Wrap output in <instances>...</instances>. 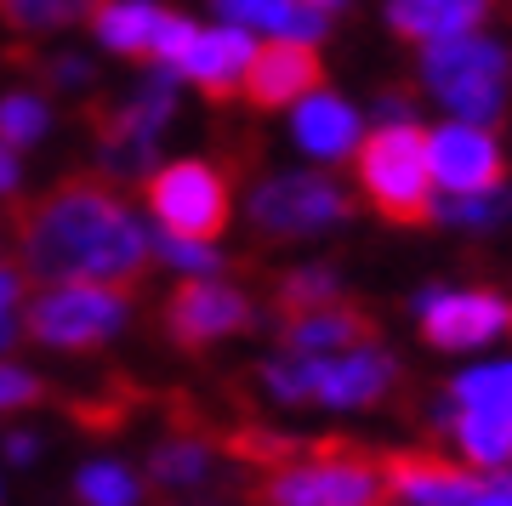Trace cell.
<instances>
[{
	"label": "cell",
	"instance_id": "9",
	"mask_svg": "<svg viewBox=\"0 0 512 506\" xmlns=\"http://www.w3.org/2000/svg\"><path fill=\"white\" fill-rule=\"evenodd\" d=\"M410 313L421 342L439 353H484L512 336V296L495 285H421Z\"/></svg>",
	"mask_w": 512,
	"mask_h": 506
},
{
	"label": "cell",
	"instance_id": "12",
	"mask_svg": "<svg viewBox=\"0 0 512 506\" xmlns=\"http://www.w3.org/2000/svg\"><path fill=\"white\" fill-rule=\"evenodd\" d=\"M251 319H256L251 296L239 285H228V279H188V285L165 302V330L183 347L228 342L239 330H251Z\"/></svg>",
	"mask_w": 512,
	"mask_h": 506
},
{
	"label": "cell",
	"instance_id": "19",
	"mask_svg": "<svg viewBox=\"0 0 512 506\" xmlns=\"http://www.w3.org/2000/svg\"><path fill=\"white\" fill-rule=\"evenodd\" d=\"M359 342H376V319L348 302H330V308L296 313L279 330V353H302V359H325V353H348Z\"/></svg>",
	"mask_w": 512,
	"mask_h": 506
},
{
	"label": "cell",
	"instance_id": "36",
	"mask_svg": "<svg viewBox=\"0 0 512 506\" xmlns=\"http://www.w3.org/2000/svg\"><path fill=\"white\" fill-rule=\"evenodd\" d=\"M0 450H6V461H12V467H23V461H35V455H40V438L35 433H6V444H0Z\"/></svg>",
	"mask_w": 512,
	"mask_h": 506
},
{
	"label": "cell",
	"instance_id": "10",
	"mask_svg": "<svg viewBox=\"0 0 512 506\" xmlns=\"http://www.w3.org/2000/svg\"><path fill=\"white\" fill-rule=\"evenodd\" d=\"M302 364H308V404H319V410H370L399 387V353H387L382 342H359L348 353H325V359Z\"/></svg>",
	"mask_w": 512,
	"mask_h": 506
},
{
	"label": "cell",
	"instance_id": "18",
	"mask_svg": "<svg viewBox=\"0 0 512 506\" xmlns=\"http://www.w3.org/2000/svg\"><path fill=\"white\" fill-rule=\"evenodd\" d=\"M211 12L234 29H251V35L285 40V46H313L330 35V18L313 12L308 0H211Z\"/></svg>",
	"mask_w": 512,
	"mask_h": 506
},
{
	"label": "cell",
	"instance_id": "1",
	"mask_svg": "<svg viewBox=\"0 0 512 506\" xmlns=\"http://www.w3.org/2000/svg\"><path fill=\"white\" fill-rule=\"evenodd\" d=\"M23 273L40 285H137L154 262V228L103 177H69L23 211Z\"/></svg>",
	"mask_w": 512,
	"mask_h": 506
},
{
	"label": "cell",
	"instance_id": "38",
	"mask_svg": "<svg viewBox=\"0 0 512 506\" xmlns=\"http://www.w3.org/2000/svg\"><path fill=\"white\" fill-rule=\"evenodd\" d=\"M0 251H6V239H0Z\"/></svg>",
	"mask_w": 512,
	"mask_h": 506
},
{
	"label": "cell",
	"instance_id": "28",
	"mask_svg": "<svg viewBox=\"0 0 512 506\" xmlns=\"http://www.w3.org/2000/svg\"><path fill=\"white\" fill-rule=\"evenodd\" d=\"M274 302L285 308V319L313 313V308H330V302H342V273L330 268V262L285 268V273H279V285H274Z\"/></svg>",
	"mask_w": 512,
	"mask_h": 506
},
{
	"label": "cell",
	"instance_id": "16",
	"mask_svg": "<svg viewBox=\"0 0 512 506\" xmlns=\"http://www.w3.org/2000/svg\"><path fill=\"white\" fill-rule=\"evenodd\" d=\"M478 478L484 472L461 467L450 455H393L387 461V489H393V501L399 506H467L478 495Z\"/></svg>",
	"mask_w": 512,
	"mask_h": 506
},
{
	"label": "cell",
	"instance_id": "24",
	"mask_svg": "<svg viewBox=\"0 0 512 506\" xmlns=\"http://www.w3.org/2000/svg\"><path fill=\"white\" fill-rule=\"evenodd\" d=\"M433 222L461 228V234H495L512 222V188H484V194H444L433 199Z\"/></svg>",
	"mask_w": 512,
	"mask_h": 506
},
{
	"label": "cell",
	"instance_id": "27",
	"mask_svg": "<svg viewBox=\"0 0 512 506\" xmlns=\"http://www.w3.org/2000/svg\"><path fill=\"white\" fill-rule=\"evenodd\" d=\"M450 404L456 410H501V416H512V359H478L467 370H456Z\"/></svg>",
	"mask_w": 512,
	"mask_h": 506
},
{
	"label": "cell",
	"instance_id": "11",
	"mask_svg": "<svg viewBox=\"0 0 512 506\" xmlns=\"http://www.w3.org/2000/svg\"><path fill=\"white\" fill-rule=\"evenodd\" d=\"M427 171L439 194H484L507 182V148L495 137V126H427Z\"/></svg>",
	"mask_w": 512,
	"mask_h": 506
},
{
	"label": "cell",
	"instance_id": "6",
	"mask_svg": "<svg viewBox=\"0 0 512 506\" xmlns=\"http://www.w3.org/2000/svg\"><path fill=\"white\" fill-rule=\"evenodd\" d=\"M234 171L205 154L165 160L143 177V205L148 222L165 234H194V239H222L234 222Z\"/></svg>",
	"mask_w": 512,
	"mask_h": 506
},
{
	"label": "cell",
	"instance_id": "15",
	"mask_svg": "<svg viewBox=\"0 0 512 506\" xmlns=\"http://www.w3.org/2000/svg\"><path fill=\"white\" fill-rule=\"evenodd\" d=\"M325 86V63L313 46H285V40H268L262 52H256L251 74H245V103L262 114L274 109H296L308 91Z\"/></svg>",
	"mask_w": 512,
	"mask_h": 506
},
{
	"label": "cell",
	"instance_id": "31",
	"mask_svg": "<svg viewBox=\"0 0 512 506\" xmlns=\"http://www.w3.org/2000/svg\"><path fill=\"white\" fill-rule=\"evenodd\" d=\"M23 279H29V273L0 268V359H6L12 342L23 336Z\"/></svg>",
	"mask_w": 512,
	"mask_h": 506
},
{
	"label": "cell",
	"instance_id": "35",
	"mask_svg": "<svg viewBox=\"0 0 512 506\" xmlns=\"http://www.w3.org/2000/svg\"><path fill=\"white\" fill-rule=\"evenodd\" d=\"M23 194V160L0 143V199H18Z\"/></svg>",
	"mask_w": 512,
	"mask_h": 506
},
{
	"label": "cell",
	"instance_id": "20",
	"mask_svg": "<svg viewBox=\"0 0 512 506\" xmlns=\"http://www.w3.org/2000/svg\"><path fill=\"white\" fill-rule=\"evenodd\" d=\"M433 421H444V433H450V444H456L461 467H473V472L512 467V416H501V410H456V404H444V410H433Z\"/></svg>",
	"mask_w": 512,
	"mask_h": 506
},
{
	"label": "cell",
	"instance_id": "5",
	"mask_svg": "<svg viewBox=\"0 0 512 506\" xmlns=\"http://www.w3.org/2000/svg\"><path fill=\"white\" fill-rule=\"evenodd\" d=\"M262 506H387V461L365 450H313L285 455L256 484Z\"/></svg>",
	"mask_w": 512,
	"mask_h": 506
},
{
	"label": "cell",
	"instance_id": "14",
	"mask_svg": "<svg viewBox=\"0 0 512 506\" xmlns=\"http://www.w3.org/2000/svg\"><path fill=\"white\" fill-rule=\"evenodd\" d=\"M365 109L359 103H348L342 91H308L302 103L291 109V143L308 154L313 165H342L359 154V143H365Z\"/></svg>",
	"mask_w": 512,
	"mask_h": 506
},
{
	"label": "cell",
	"instance_id": "23",
	"mask_svg": "<svg viewBox=\"0 0 512 506\" xmlns=\"http://www.w3.org/2000/svg\"><path fill=\"white\" fill-rule=\"evenodd\" d=\"M52 120H57L52 91H40V86L0 91V143L12 148V154L46 143V137H52Z\"/></svg>",
	"mask_w": 512,
	"mask_h": 506
},
{
	"label": "cell",
	"instance_id": "30",
	"mask_svg": "<svg viewBox=\"0 0 512 506\" xmlns=\"http://www.w3.org/2000/svg\"><path fill=\"white\" fill-rule=\"evenodd\" d=\"M40 80H46L52 91H63V97H69V91H92L97 86V63L86 52H52L46 63H40Z\"/></svg>",
	"mask_w": 512,
	"mask_h": 506
},
{
	"label": "cell",
	"instance_id": "37",
	"mask_svg": "<svg viewBox=\"0 0 512 506\" xmlns=\"http://www.w3.org/2000/svg\"><path fill=\"white\" fill-rule=\"evenodd\" d=\"M308 6H313V12H325V18H330V12H342L348 0H308Z\"/></svg>",
	"mask_w": 512,
	"mask_h": 506
},
{
	"label": "cell",
	"instance_id": "26",
	"mask_svg": "<svg viewBox=\"0 0 512 506\" xmlns=\"http://www.w3.org/2000/svg\"><path fill=\"white\" fill-rule=\"evenodd\" d=\"M103 0H0V23L12 35H57L74 23H92Z\"/></svg>",
	"mask_w": 512,
	"mask_h": 506
},
{
	"label": "cell",
	"instance_id": "34",
	"mask_svg": "<svg viewBox=\"0 0 512 506\" xmlns=\"http://www.w3.org/2000/svg\"><path fill=\"white\" fill-rule=\"evenodd\" d=\"M467 506H512V472H484L478 478V495Z\"/></svg>",
	"mask_w": 512,
	"mask_h": 506
},
{
	"label": "cell",
	"instance_id": "3",
	"mask_svg": "<svg viewBox=\"0 0 512 506\" xmlns=\"http://www.w3.org/2000/svg\"><path fill=\"white\" fill-rule=\"evenodd\" d=\"M359 194L370 199V211L399 228H421L433 222V171H427V126H370L359 154Z\"/></svg>",
	"mask_w": 512,
	"mask_h": 506
},
{
	"label": "cell",
	"instance_id": "2",
	"mask_svg": "<svg viewBox=\"0 0 512 506\" xmlns=\"http://www.w3.org/2000/svg\"><path fill=\"white\" fill-rule=\"evenodd\" d=\"M421 91L461 126H495L512 103V46L490 29L421 46L416 57Z\"/></svg>",
	"mask_w": 512,
	"mask_h": 506
},
{
	"label": "cell",
	"instance_id": "22",
	"mask_svg": "<svg viewBox=\"0 0 512 506\" xmlns=\"http://www.w3.org/2000/svg\"><path fill=\"white\" fill-rule=\"evenodd\" d=\"M217 450L205 444V438L183 433V438H165V444H154L148 450V478L160 489H205L211 478H217Z\"/></svg>",
	"mask_w": 512,
	"mask_h": 506
},
{
	"label": "cell",
	"instance_id": "17",
	"mask_svg": "<svg viewBox=\"0 0 512 506\" xmlns=\"http://www.w3.org/2000/svg\"><path fill=\"white\" fill-rule=\"evenodd\" d=\"M495 18V0H387L382 23L410 46H439V40L473 35Z\"/></svg>",
	"mask_w": 512,
	"mask_h": 506
},
{
	"label": "cell",
	"instance_id": "21",
	"mask_svg": "<svg viewBox=\"0 0 512 506\" xmlns=\"http://www.w3.org/2000/svg\"><path fill=\"white\" fill-rule=\"evenodd\" d=\"M165 12H171V6H160V0H103V6L92 12V35H97V46H103V52L148 63Z\"/></svg>",
	"mask_w": 512,
	"mask_h": 506
},
{
	"label": "cell",
	"instance_id": "25",
	"mask_svg": "<svg viewBox=\"0 0 512 506\" xmlns=\"http://www.w3.org/2000/svg\"><path fill=\"white\" fill-rule=\"evenodd\" d=\"M74 495L80 506H143V472L114 455H97L74 472Z\"/></svg>",
	"mask_w": 512,
	"mask_h": 506
},
{
	"label": "cell",
	"instance_id": "29",
	"mask_svg": "<svg viewBox=\"0 0 512 506\" xmlns=\"http://www.w3.org/2000/svg\"><path fill=\"white\" fill-rule=\"evenodd\" d=\"M154 262L160 268H171L177 279H222V245L217 239H194V234H165V228H154Z\"/></svg>",
	"mask_w": 512,
	"mask_h": 506
},
{
	"label": "cell",
	"instance_id": "7",
	"mask_svg": "<svg viewBox=\"0 0 512 506\" xmlns=\"http://www.w3.org/2000/svg\"><path fill=\"white\" fill-rule=\"evenodd\" d=\"M131 325V290L120 285H40L23 308V336L52 353H97Z\"/></svg>",
	"mask_w": 512,
	"mask_h": 506
},
{
	"label": "cell",
	"instance_id": "4",
	"mask_svg": "<svg viewBox=\"0 0 512 506\" xmlns=\"http://www.w3.org/2000/svg\"><path fill=\"white\" fill-rule=\"evenodd\" d=\"M177 69H154L148 63L143 80L114 103V109L97 114V171L103 177H120V182H143L154 171V154H160V137L165 126L177 120Z\"/></svg>",
	"mask_w": 512,
	"mask_h": 506
},
{
	"label": "cell",
	"instance_id": "33",
	"mask_svg": "<svg viewBox=\"0 0 512 506\" xmlns=\"http://www.w3.org/2000/svg\"><path fill=\"white\" fill-rule=\"evenodd\" d=\"M370 114H376V126H416V103L404 91H382Z\"/></svg>",
	"mask_w": 512,
	"mask_h": 506
},
{
	"label": "cell",
	"instance_id": "8",
	"mask_svg": "<svg viewBox=\"0 0 512 506\" xmlns=\"http://www.w3.org/2000/svg\"><path fill=\"white\" fill-rule=\"evenodd\" d=\"M245 217L262 239L285 245V239H319L353 222V199L325 171H268L245 194Z\"/></svg>",
	"mask_w": 512,
	"mask_h": 506
},
{
	"label": "cell",
	"instance_id": "13",
	"mask_svg": "<svg viewBox=\"0 0 512 506\" xmlns=\"http://www.w3.org/2000/svg\"><path fill=\"white\" fill-rule=\"evenodd\" d=\"M256 52H262V40H256L251 29L211 23V29H200V35H194V46L183 52L177 80H183V86H194V91H205V97H217V103H228V97H239V91H245V74H251Z\"/></svg>",
	"mask_w": 512,
	"mask_h": 506
},
{
	"label": "cell",
	"instance_id": "32",
	"mask_svg": "<svg viewBox=\"0 0 512 506\" xmlns=\"http://www.w3.org/2000/svg\"><path fill=\"white\" fill-rule=\"evenodd\" d=\"M46 398V387H40L35 370H23V364L0 359V416H12V410H29V404H40Z\"/></svg>",
	"mask_w": 512,
	"mask_h": 506
}]
</instances>
